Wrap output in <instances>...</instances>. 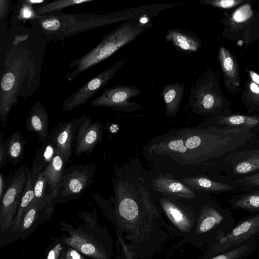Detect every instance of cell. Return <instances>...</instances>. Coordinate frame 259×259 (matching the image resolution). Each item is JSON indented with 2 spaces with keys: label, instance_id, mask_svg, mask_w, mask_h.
<instances>
[{
  "label": "cell",
  "instance_id": "obj_1",
  "mask_svg": "<svg viewBox=\"0 0 259 259\" xmlns=\"http://www.w3.org/2000/svg\"><path fill=\"white\" fill-rule=\"evenodd\" d=\"M30 32L17 35L6 54L0 91V121L4 126L10 111L18 101V96L26 98L40 83L33 45Z\"/></svg>",
  "mask_w": 259,
  "mask_h": 259
},
{
  "label": "cell",
  "instance_id": "obj_2",
  "mask_svg": "<svg viewBox=\"0 0 259 259\" xmlns=\"http://www.w3.org/2000/svg\"><path fill=\"white\" fill-rule=\"evenodd\" d=\"M138 15L133 8L101 15L60 13L42 15L33 20L37 21L42 37L59 40L105 25L134 20Z\"/></svg>",
  "mask_w": 259,
  "mask_h": 259
},
{
  "label": "cell",
  "instance_id": "obj_3",
  "mask_svg": "<svg viewBox=\"0 0 259 259\" xmlns=\"http://www.w3.org/2000/svg\"><path fill=\"white\" fill-rule=\"evenodd\" d=\"M142 19L126 21L119 25L104 35L100 43L89 52L70 62V68H75L66 75L67 79L71 80L80 73L103 62L151 27V23H144Z\"/></svg>",
  "mask_w": 259,
  "mask_h": 259
},
{
  "label": "cell",
  "instance_id": "obj_4",
  "mask_svg": "<svg viewBox=\"0 0 259 259\" xmlns=\"http://www.w3.org/2000/svg\"><path fill=\"white\" fill-rule=\"evenodd\" d=\"M189 106L195 112L211 116L230 114V103L221 92L214 73L207 69L192 85Z\"/></svg>",
  "mask_w": 259,
  "mask_h": 259
},
{
  "label": "cell",
  "instance_id": "obj_5",
  "mask_svg": "<svg viewBox=\"0 0 259 259\" xmlns=\"http://www.w3.org/2000/svg\"><path fill=\"white\" fill-rule=\"evenodd\" d=\"M96 166L95 163L74 165L65 168L58 186L54 199L56 203H61L77 199L93 182Z\"/></svg>",
  "mask_w": 259,
  "mask_h": 259
},
{
  "label": "cell",
  "instance_id": "obj_6",
  "mask_svg": "<svg viewBox=\"0 0 259 259\" xmlns=\"http://www.w3.org/2000/svg\"><path fill=\"white\" fill-rule=\"evenodd\" d=\"M31 172L30 169L24 167L16 171L0 199L2 233H5L12 226Z\"/></svg>",
  "mask_w": 259,
  "mask_h": 259
},
{
  "label": "cell",
  "instance_id": "obj_7",
  "mask_svg": "<svg viewBox=\"0 0 259 259\" xmlns=\"http://www.w3.org/2000/svg\"><path fill=\"white\" fill-rule=\"evenodd\" d=\"M259 237V213L245 217L224 235L214 240L211 253L231 250L251 239Z\"/></svg>",
  "mask_w": 259,
  "mask_h": 259
},
{
  "label": "cell",
  "instance_id": "obj_8",
  "mask_svg": "<svg viewBox=\"0 0 259 259\" xmlns=\"http://www.w3.org/2000/svg\"><path fill=\"white\" fill-rule=\"evenodd\" d=\"M126 59L117 62L110 68L100 73L78 89L62 103V109L70 111L82 106L102 90L126 62Z\"/></svg>",
  "mask_w": 259,
  "mask_h": 259
},
{
  "label": "cell",
  "instance_id": "obj_9",
  "mask_svg": "<svg viewBox=\"0 0 259 259\" xmlns=\"http://www.w3.org/2000/svg\"><path fill=\"white\" fill-rule=\"evenodd\" d=\"M142 93L138 88L131 85H117L105 89L90 104L94 106L109 107L124 112H133L142 105L131 102L130 99Z\"/></svg>",
  "mask_w": 259,
  "mask_h": 259
},
{
  "label": "cell",
  "instance_id": "obj_10",
  "mask_svg": "<svg viewBox=\"0 0 259 259\" xmlns=\"http://www.w3.org/2000/svg\"><path fill=\"white\" fill-rule=\"evenodd\" d=\"M225 178L234 180L259 170V149L238 151L230 154L221 163Z\"/></svg>",
  "mask_w": 259,
  "mask_h": 259
},
{
  "label": "cell",
  "instance_id": "obj_11",
  "mask_svg": "<svg viewBox=\"0 0 259 259\" xmlns=\"http://www.w3.org/2000/svg\"><path fill=\"white\" fill-rule=\"evenodd\" d=\"M103 127L101 122H92L91 118L85 115L81 116L75 139L73 154L78 156L83 153L89 154L99 144L103 136Z\"/></svg>",
  "mask_w": 259,
  "mask_h": 259
},
{
  "label": "cell",
  "instance_id": "obj_12",
  "mask_svg": "<svg viewBox=\"0 0 259 259\" xmlns=\"http://www.w3.org/2000/svg\"><path fill=\"white\" fill-rule=\"evenodd\" d=\"M81 116L72 121L60 122L52 129L49 140L68 162L74 148L75 136Z\"/></svg>",
  "mask_w": 259,
  "mask_h": 259
},
{
  "label": "cell",
  "instance_id": "obj_13",
  "mask_svg": "<svg viewBox=\"0 0 259 259\" xmlns=\"http://www.w3.org/2000/svg\"><path fill=\"white\" fill-rule=\"evenodd\" d=\"M70 234L63 240L65 244L94 259H106L101 245L92 236L74 229L70 230Z\"/></svg>",
  "mask_w": 259,
  "mask_h": 259
},
{
  "label": "cell",
  "instance_id": "obj_14",
  "mask_svg": "<svg viewBox=\"0 0 259 259\" xmlns=\"http://www.w3.org/2000/svg\"><path fill=\"white\" fill-rule=\"evenodd\" d=\"M165 39L176 50L186 54L197 52L201 46V40L196 33L182 28L168 29Z\"/></svg>",
  "mask_w": 259,
  "mask_h": 259
},
{
  "label": "cell",
  "instance_id": "obj_15",
  "mask_svg": "<svg viewBox=\"0 0 259 259\" xmlns=\"http://www.w3.org/2000/svg\"><path fill=\"white\" fill-rule=\"evenodd\" d=\"M49 115L44 105L37 101L31 107L26 119L25 128L28 132L37 134L38 142L42 143L49 139Z\"/></svg>",
  "mask_w": 259,
  "mask_h": 259
},
{
  "label": "cell",
  "instance_id": "obj_16",
  "mask_svg": "<svg viewBox=\"0 0 259 259\" xmlns=\"http://www.w3.org/2000/svg\"><path fill=\"white\" fill-rule=\"evenodd\" d=\"M182 181L189 188L215 193L241 192L235 180L217 181L204 177L196 176L185 178Z\"/></svg>",
  "mask_w": 259,
  "mask_h": 259
},
{
  "label": "cell",
  "instance_id": "obj_17",
  "mask_svg": "<svg viewBox=\"0 0 259 259\" xmlns=\"http://www.w3.org/2000/svg\"><path fill=\"white\" fill-rule=\"evenodd\" d=\"M219 60L223 71L226 86L230 92L235 94L240 85L237 62L232 54L224 47L220 48Z\"/></svg>",
  "mask_w": 259,
  "mask_h": 259
},
{
  "label": "cell",
  "instance_id": "obj_18",
  "mask_svg": "<svg viewBox=\"0 0 259 259\" xmlns=\"http://www.w3.org/2000/svg\"><path fill=\"white\" fill-rule=\"evenodd\" d=\"M218 126L245 129L259 133V115L228 114L212 116Z\"/></svg>",
  "mask_w": 259,
  "mask_h": 259
},
{
  "label": "cell",
  "instance_id": "obj_19",
  "mask_svg": "<svg viewBox=\"0 0 259 259\" xmlns=\"http://www.w3.org/2000/svg\"><path fill=\"white\" fill-rule=\"evenodd\" d=\"M154 190L175 196L193 198L194 192L183 183L166 175L157 177L152 182Z\"/></svg>",
  "mask_w": 259,
  "mask_h": 259
},
{
  "label": "cell",
  "instance_id": "obj_20",
  "mask_svg": "<svg viewBox=\"0 0 259 259\" xmlns=\"http://www.w3.org/2000/svg\"><path fill=\"white\" fill-rule=\"evenodd\" d=\"M185 84L186 82L182 83L176 82L166 84L162 88L161 95L165 104L166 115L174 117L178 113L184 94Z\"/></svg>",
  "mask_w": 259,
  "mask_h": 259
},
{
  "label": "cell",
  "instance_id": "obj_21",
  "mask_svg": "<svg viewBox=\"0 0 259 259\" xmlns=\"http://www.w3.org/2000/svg\"><path fill=\"white\" fill-rule=\"evenodd\" d=\"M230 204L232 209H243L251 215L259 213V189L233 195L230 198Z\"/></svg>",
  "mask_w": 259,
  "mask_h": 259
},
{
  "label": "cell",
  "instance_id": "obj_22",
  "mask_svg": "<svg viewBox=\"0 0 259 259\" xmlns=\"http://www.w3.org/2000/svg\"><path fill=\"white\" fill-rule=\"evenodd\" d=\"M57 151L55 145L49 140L41 143L32 161V174L37 176L39 174L44 172L51 163Z\"/></svg>",
  "mask_w": 259,
  "mask_h": 259
},
{
  "label": "cell",
  "instance_id": "obj_23",
  "mask_svg": "<svg viewBox=\"0 0 259 259\" xmlns=\"http://www.w3.org/2000/svg\"><path fill=\"white\" fill-rule=\"evenodd\" d=\"M67 163L64 156L57 151L51 163L43 172L51 191L57 189L59 186Z\"/></svg>",
  "mask_w": 259,
  "mask_h": 259
},
{
  "label": "cell",
  "instance_id": "obj_24",
  "mask_svg": "<svg viewBox=\"0 0 259 259\" xmlns=\"http://www.w3.org/2000/svg\"><path fill=\"white\" fill-rule=\"evenodd\" d=\"M36 177V176L33 175L31 172L11 227L12 232H16L19 230L23 216L33 201L34 198V184Z\"/></svg>",
  "mask_w": 259,
  "mask_h": 259
},
{
  "label": "cell",
  "instance_id": "obj_25",
  "mask_svg": "<svg viewBox=\"0 0 259 259\" xmlns=\"http://www.w3.org/2000/svg\"><path fill=\"white\" fill-rule=\"evenodd\" d=\"M25 146V140L21 134L15 132L9 139L8 160L13 165L22 160Z\"/></svg>",
  "mask_w": 259,
  "mask_h": 259
},
{
  "label": "cell",
  "instance_id": "obj_26",
  "mask_svg": "<svg viewBox=\"0 0 259 259\" xmlns=\"http://www.w3.org/2000/svg\"><path fill=\"white\" fill-rule=\"evenodd\" d=\"M94 0H59L53 1L40 6L35 9L37 15H47L49 14L60 13L63 9L68 7L83 4L92 2Z\"/></svg>",
  "mask_w": 259,
  "mask_h": 259
},
{
  "label": "cell",
  "instance_id": "obj_27",
  "mask_svg": "<svg viewBox=\"0 0 259 259\" xmlns=\"http://www.w3.org/2000/svg\"><path fill=\"white\" fill-rule=\"evenodd\" d=\"M118 209L120 216L127 220L134 219L139 212L136 203L130 198L122 199L118 204Z\"/></svg>",
  "mask_w": 259,
  "mask_h": 259
},
{
  "label": "cell",
  "instance_id": "obj_28",
  "mask_svg": "<svg viewBox=\"0 0 259 259\" xmlns=\"http://www.w3.org/2000/svg\"><path fill=\"white\" fill-rule=\"evenodd\" d=\"M238 183L241 192L259 189V172L234 180Z\"/></svg>",
  "mask_w": 259,
  "mask_h": 259
},
{
  "label": "cell",
  "instance_id": "obj_29",
  "mask_svg": "<svg viewBox=\"0 0 259 259\" xmlns=\"http://www.w3.org/2000/svg\"><path fill=\"white\" fill-rule=\"evenodd\" d=\"M161 203L166 213L177 223L183 224L186 218L181 210L168 200L162 199Z\"/></svg>",
  "mask_w": 259,
  "mask_h": 259
},
{
  "label": "cell",
  "instance_id": "obj_30",
  "mask_svg": "<svg viewBox=\"0 0 259 259\" xmlns=\"http://www.w3.org/2000/svg\"><path fill=\"white\" fill-rule=\"evenodd\" d=\"M48 185L49 186L48 183L43 172L39 174L34 181V198L32 203L36 202L45 197L48 193L46 192Z\"/></svg>",
  "mask_w": 259,
  "mask_h": 259
},
{
  "label": "cell",
  "instance_id": "obj_31",
  "mask_svg": "<svg viewBox=\"0 0 259 259\" xmlns=\"http://www.w3.org/2000/svg\"><path fill=\"white\" fill-rule=\"evenodd\" d=\"M22 3L17 18L22 20H33L38 18L39 15H37L33 10L30 1H22Z\"/></svg>",
  "mask_w": 259,
  "mask_h": 259
},
{
  "label": "cell",
  "instance_id": "obj_32",
  "mask_svg": "<svg viewBox=\"0 0 259 259\" xmlns=\"http://www.w3.org/2000/svg\"><path fill=\"white\" fill-rule=\"evenodd\" d=\"M248 88V97L252 103L250 109L252 110L259 111V85L251 80Z\"/></svg>",
  "mask_w": 259,
  "mask_h": 259
},
{
  "label": "cell",
  "instance_id": "obj_33",
  "mask_svg": "<svg viewBox=\"0 0 259 259\" xmlns=\"http://www.w3.org/2000/svg\"><path fill=\"white\" fill-rule=\"evenodd\" d=\"M243 2L242 0H203L200 1L199 3L201 4L210 5L216 8L229 9L239 5Z\"/></svg>",
  "mask_w": 259,
  "mask_h": 259
},
{
  "label": "cell",
  "instance_id": "obj_34",
  "mask_svg": "<svg viewBox=\"0 0 259 259\" xmlns=\"http://www.w3.org/2000/svg\"><path fill=\"white\" fill-rule=\"evenodd\" d=\"M209 128L204 131L203 136L195 135L190 136L185 142V145L189 149H193L202 145Z\"/></svg>",
  "mask_w": 259,
  "mask_h": 259
},
{
  "label": "cell",
  "instance_id": "obj_35",
  "mask_svg": "<svg viewBox=\"0 0 259 259\" xmlns=\"http://www.w3.org/2000/svg\"><path fill=\"white\" fill-rule=\"evenodd\" d=\"M9 139L3 140L2 133L0 134V168L6 164L8 159Z\"/></svg>",
  "mask_w": 259,
  "mask_h": 259
},
{
  "label": "cell",
  "instance_id": "obj_36",
  "mask_svg": "<svg viewBox=\"0 0 259 259\" xmlns=\"http://www.w3.org/2000/svg\"><path fill=\"white\" fill-rule=\"evenodd\" d=\"M166 147L169 150L179 152L180 153H185L187 151V147L186 146L184 141L181 139L171 140L168 142Z\"/></svg>",
  "mask_w": 259,
  "mask_h": 259
},
{
  "label": "cell",
  "instance_id": "obj_37",
  "mask_svg": "<svg viewBox=\"0 0 259 259\" xmlns=\"http://www.w3.org/2000/svg\"><path fill=\"white\" fill-rule=\"evenodd\" d=\"M10 2V1L9 0H0V20L1 26L4 24H5V21L8 14Z\"/></svg>",
  "mask_w": 259,
  "mask_h": 259
},
{
  "label": "cell",
  "instance_id": "obj_38",
  "mask_svg": "<svg viewBox=\"0 0 259 259\" xmlns=\"http://www.w3.org/2000/svg\"><path fill=\"white\" fill-rule=\"evenodd\" d=\"M62 246L61 244H57L49 252L47 259H65L62 255Z\"/></svg>",
  "mask_w": 259,
  "mask_h": 259
},
{
  "label": "cell",
  "instance_id": "obj_39",
  "mask_svg": "<svg viewBox=\"0 0 259 259\" xmlns=\"http://www.w3.org/2000/svg\"><path fill=\"white\" fill-rule=\"evenodd\" d=\"M65 259H84L78 251L70 248L68 249L65 254Z\"/></svg>",
  "mask_w": 259,
  "mask_h": 259
},
{
  "label": "cell",
  "instance_id": "obj_40",
  "mask_svg": "<svg viewBox=\"0 0 259 259\" xmlns=\"http://www.w3.org/2000/svg\"><path fill=\"white\" fill-rule=\"evenodd\" d=\"M6 177L3 173L0 175V199L2 197L5 190Z\"/></svg>",
  "mask_w": 259,
  "mask_h": 259
},
{
  "label": "cell",
  "instance_id": "obj_41",
  "mask_svg": "<svg viewBox=\"0 0 259 259\" xmlns=\"http://www.w3.org/2000/svg\"><path fill=\"white\" fill-rule=\"evenodd\" d=\"M249 74L251 80L257 85H259V75L252 71H249Z\"/></svg>",
  "mask_w": 259,
  "mask_h": 259
}]
</instances>
